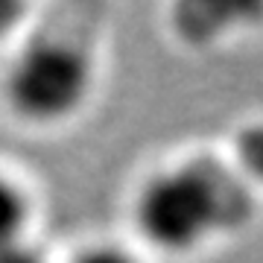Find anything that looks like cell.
Instances as JSON below:
<instances>
[{"mask_svg": "<svg viewBox=\"0 0 263 263\" xmlns=\"http://www.w3.org/2000/svg\"><path fill=\"white\" fill-rule=\"evenodd\" d=\"M252 184L216 158H190L152 176L135 199V222L152 246L190 252L252 222Z\"/></svg>", "mask_w": 263, "mask_h": 263, "instance_id": "6da1fadb", "label": "cell"}, {"mask_svg": "<svg viewBox=\"0 0 263 263\" xmlns=\"http://www.w3.org/2000/svg\"><path fill=\"white\" fill-rule=\"evenodd\" d=\"M91 91V62L67 41H35L6 76L12 108L35 123H56L79 111Z\"/></svg>", "mask_w": 263, "mask_h": 263, "instance_id": "7a4b0ae2", "label": "cell"}, {"mask_svg": "<svg viewBox=\"0 0 263 263\" xmlns=\"http://www.w3.org/2000/svg\"><path fill=\"white\" fill-rule=\"evenodd\" d=\"M29 219V202L24 190L12 179L0 176V246L21 240V231Z\"/></svg>", "mask_w": 263, "mask_h": 263, "instance_id": "3957f363", "label": "cell"}, {"mask_svg": "<svg viewBox=\"0 0 263 263\" xmlns=\"http://www.w3.org/2000/svg\"><path fill=\"white\" fill-rule=\"evenodd\" d=\"M237 173L246 181H263V123H249L234 141Z\"/></svg>", "mask_w": 263, "mask_h": 263, "instance_id": "277c9868", "label": "cell"}, {"mask_svg": "<svg viewBox=\"0 0 263 263\" xmlns=\"http://www.w3.org/2000/svg\"><path fill=\"white\" fill-rule=\"evenodd\" d=\"M73 263H138L129 252H123L117 246H97V249H88V252L76 254Z\"/></svg>", "mask_w": 263, "mask_h": 263, "instance_id": "5b68a950", "label": "cell"}, {"mask_svg": "<svg viewBox=\"0 0 263 263\" xmlns=\"http://www.w3.org/2000/svg\"><path fill=\"white\" fill-rule=\"evenodd\" d=\"M0 263H47L44 254L27 246L24 240L18 243H9V246H0Z\"/></svg>", "mask_w": 263, "mask_h": 263, "instance_id": "8992f818", "label": "cell"}, {"mask_svg": "<svg viewBox=\"0 0 263 263\" xmlns=\"http://www.w3.org/2000/svg\"><path fill=\"white\" fill-rule=\"evenodd\" d=\"M18 15H21V6H15V3H3V0H0V32L9 29V27H15Z\"/></svg>", "mask_w": 263, "mask_h": 263, "instance_id": "52a82bcc", "label": "cell"}]
</instances>
